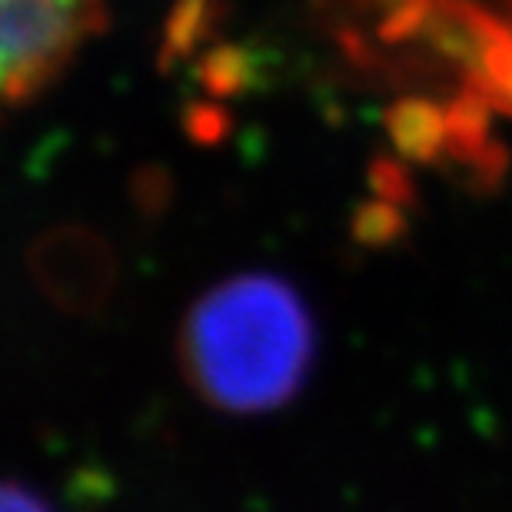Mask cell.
I'll list each match as a JSON object with an SVG mask.
<instances>
[{
    "mask_svg": "<svg viewBox=\"0 0 512 512\" xmlns=\"http://www.w3.org/2000/svg\"><path fill=\"white\" fill-rule=\"evenodd\" d=\"M183 373L210 406L270 413L306 380L313 323L276 276L247 273L210 290L183 323Z\"/></svg>",
    "mask_w": 512,
    "mask_h": 512,
    "instance_id": "cell-1",
    "label": "cell"
},
{
    "mask_svg": "<svg viewBox=\"0 0 512 512\" xmlns=\"http://www.w3.org/2000/svg\"><path fill=\"white\" fill-rule=\"evenodd\" d=\"M104 20V0H0V84L7 104L40 94Z\"/></svg>",
    "mask_w": 512,
    "mask_h": 512,
    "instance_id": "cell-2",
    "label": "cell"
},
{
    "mask_svg": "<svg viewBox=\"0 0 512 512\" xmlns=\"http://www.w3.org/2000/svg\"><path fill=\"white\" fill-rule=\"evenodd\" d=\"M0 512H54V509H50L47 499L37 496L34 489H27V486H20V483H7Z\"/></svg>",
    "mask_w": 512,
    "mask_h": 512,
    "instance_id": "cell-3",
    "label": "cell"
}]
</instances>
